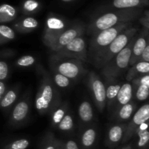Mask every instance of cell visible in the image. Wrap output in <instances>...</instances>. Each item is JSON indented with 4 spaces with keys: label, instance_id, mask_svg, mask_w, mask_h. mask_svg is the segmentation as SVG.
<instances>
[{
    "label": "cell",
    "instance_id": "cell-11",
    "mask_svg": "<svg viewBox=\"0 0 149 149\" xmlns=\"http://www.w3.org/2000/svg\"><path fill=\"white\" fill-rule=\"evenodd\" d=\"M68 29L66 23L63 19L57 17H49L46 20L43 33V42L46 46L61 33Z\"/></svg>",
    "mask_w": 149,
    "mask_h": 149
},
{
    "label": "cell",
    "instance_id": "cell-13",
    "mask_svg": "<svg viewBox=\"0 0 149 149\" xmlns=\"http://www.w3.org/2000/svg\"><path fill=\"white\" fill-rule=\"evenodd\" d=\"M149 29L143 27V29L137 34L130 59V66L135 65L140 61L148 44Z\"/></svg>",
    "mask_w": 149,
    "mask_h": 149
},
{
    "label": "cell",
    "instance_id": "cell-10",
    "mask_svg": "<svg viewBox=\"0 0 149 149\" xmlns=\"http://www.w3.org/2000/svg\"><path fill=\"white\" fill-rule=\"evenodd\" d=\"M149 122V101L147 102L141 107H140L134 116H132V119L128 122L127 128L126 132H125V138L122 144L125 145L127 143L129 142L135 135L140 127L143 124L147 123Z\"/></svg>",
    "mask_w": 149,
    "mask_h": 149
},
{
    "label": "cell",
    "instance_id": "cell-12",
    "mask_svg": "<svg viewBox=\"0 0 149 149\" xmlns=\"http://www.w3.org/2000/svg\"><path fill=\"white\" fill-rule=\"evenodd\" d=\"M30 112V103L28 98L19 100L14 106L9 118V124L11 127L21 126L29 118Z\"/></svg>",
    "mask_w": 149,
    "mask_h": 149
},
{
    "label": "cell",
    "instance_id": "cell-40",
    "mask_svg": "<svg viewBox=\"0 0 149 149\" xmlns=\"http://www.w3.org/2000/svg\"><path fill=\"white\" fill-rule=\"evenodd\" d=\"M7 85L3 81H0V100L3 98L4 95L7 93Z\"/></svg>",
    "mask_w": 149,
    "mask_h": 149
},
{
    "label": "cell",
    "instance_id": "cell-18",
    "mask_svg": "<svg viewBox=\"0 0 149 149\" xmlns=\"http://www.w3.org/2000/svg\"><path fill=\"white\" fill-rule=\"evenodd\" d=\"M148 74H149V62L138 61L129 68L126 76V80L128 82H132L135 79Z\"/></svg>",
    "mask_w": 149,
    "mask_h": 149
},
{
    "label": "cell",
    "instance_id": "cell-17",
    "mask_svg": "<svg viewBox=\"0 0 149 149\" xmlns=\"http://www.w3.org/2000/svg\"><path fill=\"white\" fill-rule=\"evenodd\" d=\"M97 129L95 127H87L80 134L79 145L81 149H94L97 141Z\"/></svg>",
    "mask_w": 149,
    "mask_h": 149
},
{
    "label": "cell",
    "instance_id": "cell-36",
    "mask_svg": "<svg viewBox=\"0 0 149 149\" xmlns=\"http://www.w3.org/2000/svg\"><path fill=\"white\" fill-rule=\"evenodd\" d=\"M64 145L65 149H81L79 143L74 139H68L64 141Z\"/></svg>",
    "mask_w": 149,
    "mask_h": 149
},
{
    "label": "cell",
    "instance_id": "cell-8",
    "mask_svg": "<svg viewBox=\"0 0 149 149\" xmlns=\"http://www.w3.org/2000/svg\"><path fill=\"white\" fill-rule=\"evenodd\" d=\"M53 53L65 58L78 59L86 63L88 61L87 44L84 36H81L74 39L68 45Z\"/></svg>",
    "mask_w": 149,
    "mask_h": 149
},
{
    "label": "cell",
    "instance_id": "cell-3",
    "mask_svg": "<svg viewBox=\"0 0 149 149\" xmlns=\"http://www.w3.org/2000/svg\"><path fill=\"white\" fill-rule=\"evenodd\" d=\"M83 61L78 59L65 58L52 52L49 58V68L73 81L79 79L87 73Z\"/></svg>",
    "mask_w": 149,
    "mask_h": 149
},
{
    "label": "cell",
    "instance_id": "cell-5",
    "mask_svg": "<svg viewBox=\"0 0 149 149\" xmlns=\"http://www.w3.org/2000/svg\"><path fill=\"white\" fill-rule=\"evenodd\" d=\"M136 36H134L127 46L114 57L110 62L101 68V74L106 81H113L122 75L130 66L132 47Z\"/></svg>",
    "mask_w": 149,
    "mask_h": 149
},
{
    "label": "cell",
    "instance_id": "cell-38",
    "mask_svg": "<svg viewBox=\"0 0 149 149\" xmlns=\"http://www.w3.org/2000/svg\"><path fill=\"white\" fill-rule=\"evenodd\" d=\"M140 23L143 26V27L149 29V11L146 12L144 16L140 18Z\"/></svg>",
    "mask_w": 149,
    "mask_h": 149
},
{
    "label": "cell",
    "instance_id": "cell-42",
    "mask_svg": "<svg viewBox=\"0 0 149 149\" xmlns=\"http://www.w3.org/2000/svg\"><path fill=\"white\" fill-rule=\"evenodd\" d=\"M56 149H65V145H64L63 141H62V140H58Z\"/></svg>",
    "mask_w": 149,
    "mask_h": 149
},
{
    "label": "cell",
    "instance_id": "cell-39",
    "mask_svg": "<svg viewBox=\"0 0 149 149\" xmlns=\"http://www.w3.org/2000/svg\"><path fill=\"white\" fill-rule=\"evenodd\" d=\"M140 61H146V62H149V34L148 39V44H147L146 48L145 51H144L143 54Z\"/></svg>",
    "mask_w": 149,
    "mask_h": 149
},
{
    "label": "cell",
    "instance_id": "cell-21",
    "mask_svg": "<svg viewBox=\"0 0 149 149\" xmlns=\"http://www.w3.org/2000/svg\"><path fill=\"white\" fill-rule=\"evenodd\" d=\"M69 111V105L67 102H61L50 113L51 125L53 127H57L60 122L63 120L67 113Z\"/></svg>",
    "mask_w": 149,
    "mask_h": 149
},
{
    "label": "cell",
    "instance_id": "cell-44",
    "mask_svg": "<svg viewBox=\"0 0 149 149\" xmlns=\"http://www.w3.org/2000/svg\"><path fill=\"white\" fill-rule=\"evenodd\" d=\"M116 149H119V148H116Z\"/></svg>",
    "mask_w": 149,
    "mask_h": 149
},
{
    "label": "cell",
    "instance_id": "cell-29",
    "mask_svg": "<svg viewBox=\"0 0 149 149\" xmlns=\"http://www.w3.org/2000/svg\"><path fill=\"white\" fill-rule=\"evenodd\" d=\"M58 140L53 133L47 132L41 141L39 149H56Z\"/></svg>",
    "mask_w": 149,
    "mask_h": 149
},
{
    "label": "cell",
    "instance_id": "cell-23",
    "mask_svg": "<svg viewBox=\"0 0 149 149\" xmlns=\"http://www.w3.org/2000/svg\"><path fill=\"white\" fill-rule=\"evenodd\" d=\"M39 23L35 18L31 17H26L20 22L15 25L16 31L20 33H27L36 29Z\"/></svg>",
    "mask_w": 149,
    "mask_h": 149
},
{
    "label": "cell",
    "instance_id": "cell-30",
    "mask_svg": "<svg viewBox=\"0 0 149 149\" xmlns=\"http://www.w3.org/2000/svg\"><path fill=\"white\" fill-rule=\"evenodd\" d=\"M133 87L134 95L138 101H144L149 98V88L147 86L143 84H133Z\"/></svg>",
    "mask_w": 149,
    "mask_h": 149
},
{
    "label": "cell",
    "instance_id": "cell-34",
    "mask_svg": "<svg viewBox=\"0 0 149 149\" xmlns=\"http://www.w3.org/2000/svg\"><path fill=\"white\" fill-rule=\"evenodd\" d=\"M10 68L7 63L4 61H0V80L4 81L9 77Z\"/></svg>",
    "mask_w": 149,
    "mask_h": 149
},
{
    "label": "cell",
    "instance_id": "cell-6",
    "mask_svg": "<svg viewBox=\"0 0 149 149\" xmlns=\"http://www.w3.org/2000/svg\"><path fill=\"white\" fill-rule=\"evenodd\" d=\"M135 13H108L97 17L89 26L88 33L92 36L106 29L122 23H130L135 17Z\"/></svg>",
    "mask_w": 149,
    "mask_h": 149
},
{
    "label": "cell",
    "instance_id": "cell-26",
    "mask_svg": "<svg viewBox=\"0 0 149 149\" xmlns=\"http://www.w3.org/2000/svg\"><path fill=\"white\" fill-rule=\"evenodd\" d=\"M50 76L52 77L54 84L56 85V87H60V88H68L69 86H71V82L73 81L71 79L65 77L63 74L56 72V71H51V70Z\"/></svg>",
    "mask_w": 149,
    "mask_h": 149
},
{
    "label": "cell",
    "instance_id": "cell-4",
    "mask_svg": "<svg viewBox=\"0 0 149 149\" xmlns=\"http://www.w3.org/2000/svg\"><path fill=\"white\" fill-rule=\"evenodd\" d=\"M130 26V23H122L93 35L90 42L88 53L92 62H93L97 57L113 42L119 33Z\"/></svg>",
    "mask_w": 149,
    "mask_h": 149
},
{
    "label": "cell",
    "instance_id": "cell-27",
    "mask_svg": "<svg viewBox=\"0 0 149 149\" xmlns=\"http://www.w3.org/2000/svg\"><path fill=\"white\" fill-rule=\"evenodd\" d=\"M15 38V33L12 28L1 24L0 26V45H3L11 42Z\"/></svg>",
    "mask_w": 149,
    "mask_h": 149
},
{
    "label": "cell",
    "instance_id": "cell-24",
    "mask_svg": "<svg viewBox=\"0 0 149 149\" xmlns=\"http://www.w3.org/2000/svg\"><path fill=\"white\" fill-rule=\"evenodd\" d=\"M137 139L134 142V149H149V127L138 130Z\"/></svg>",
    "mask_w": 149,
    "mask_h": 149
},
{
    "label": "cell",
    "instance_id": "cell-16",
    "mask_svg": "<svg viewBox=\"0 0 149 149\" xmlns=\"http://www.w3.org/2000/svg\"><path fill=\"white\" fill-rule=\"evenodd\" d=\"M134 96V87L132 82L125 83L121 87L118 95L116 97L114 106L112 109V113L117 110L121 106L129 103L132 100Z\"/></svg>",
    "mask_w": 149,
    "mask_h": 149
},
{
    "label": "cell",
    "instance_id": "cell-32",
    "mask_svg": "<svg viewBox=\"0 0 149 149\" xmlns=\"http://www.w3.org/2000/svg\"><path fill=\"white\" fill-rule=\"evenodd\" d=\"M30 145V141L26 138H20L7 144L4 149H26Z\"/></svg>",
    "mask_w": 149,
    "mask_h": 149
},
{
    "label": "cell",
    "instance_id": "cell-2",
    "mask_svg": "<svg viewBox=\"0 0 149 149\" xmlns=\"http://www.w3.org/2000/svg\"><path fill=\"white\" fill-rule=\"evenodd\" d=\"M138 29L130 26L128 29L119 33V36L113 40V42L104 49L93 63L98 68H103L106 64L109 63L116 55L123 50L128 45L131 39L138 34Z\"/></svg>",
    "mask_w": 149,
    "mask_h": 149
},
{
    "label": "cell",
    "instance_id": "cell-41",
    "mask_svg": "<svg viewBox=\"0 0 149 149\" xmlns=\"http://www.w3.org/2000/svg\"><path fill=\"white\" fill-rule=\"evenodd\" d=\"M119 149H134V142H130Z\"/></svg>",
    "mask_w": 149,
    "mask_h": 149
},
{
    "label": "cell",
    "instance_id": "cell-19",
    "mask_svg": "<svg viewBox=\"0 0 149 149\" xmlns=\"http://www.w3.org/2000/svg\"><path fill=\"white\" fill-rule=\"evenodd\" d=\"M79 117L84 125H89L94 119V111L93 106L88 100H83L79 104L78 109Z\"/></svg>",
    "mask_w": 149,
    "mask_h": 149
},
{
    "label": "cell",
    "instance_id": "cell-37",
    "mask_svg": "<svg viewBox=\"0 0 149 149\" xmlns=\"http://www.w3.org/2000/svg\"><path fill=\"white\" fill-rule=\"evenodd\" d=\"M132 83L133 84H143L149 88V74L135 79L132 81Z\"/></svg>",
    "mask_w": 149,
    "mask_h": 149
},
{
    "label": "cell",
    "instance_id": "cell-35",
    "mask_svg": "<svg viewBox=\"0 0 149 149\" xmlns=\"http://www.w3.org/2000/svg\"><path fill=\"white\" fill-rule=\"evenodd\" d=\"M38 6H39V4H38L37 1H34V0H28L25 2L23 8L28 13H31L37 8Z\"/></svg>",
    "mask_w": 149,
    "mask_h": 149
},
{
    "label": "cell",
    "instance_id": "cell-25",
    "mask_svg": "<svg viewBox=\"0 0 149 149\" xmlns=\"http://www.w3.org/2000/svg\"><path fill=\"white\" fill-rule=\"evenodd\" d=\"M16 10L9 4H2L0 7V22L1 23L12 21L15 17Z\"/></svg>",
    "mask_w": 149,
    "mask_h": 149
},
{
    "label": "cell",
    "instance_id": "cell-15",
    "mask_svg": "<svg viewBox=\"0 0 149 149\" xmlns=\"http://www.w3.org/2000/svg\"><path fill=\"white\" fill-rule=\"evenodd\" d=\"M138 104L135 100H132L129 103L121 106L120 108L112 113V117L116 123H126L127 121H130L132 116L136 112Z\"/></svg>",
    "mask_w": 149,
    "mask_h": 149
},
{
    "label": "cell",
    "instance_id": "cell-33",
    "mask_svg": "<svg viewBox=\"0 0 149 149\" xmlns=\"http://www.w3.org/2000/svg\"><path fill=\"white\" fill-rule=\"evenodd\" d=\"M141 0H113V4L116 8H131L139 5Z\"/></svg>",
    "mask_w": 149,
    "mask_h": 149
},
{
    "label": "cell",
    "instance_id": "cell-20",
    "mask_svg": "<svg viewBox=\"0 0 149 149\" xmlns=\"http://www.w3.org/2000/svg\"><path fill=\"white\" fill-rule=\"evenodd\" d=\"M122 84H119L116 81H107V85H106V98H107V107L109 111H112L113 106H114L115 101H116V97L118 95L119 90Z\"/></svg>",
    "mask_w": 149,
    "mask_h": 149
},
{
    "label": "cell",
    "instance_id": "cell-43",
    "mask_svg": "<svg viewBox=\"0 0 149 149\" xmlns=\"http://www.w3.org/2000/svg\"><path fill=\"white\" fill-rule=\"evenodd\" d=\"M62 1H65V2H68V1H72V0H62Z\"/></svg>",
    "mask_w": 149,
    "mask_h": 149
},
{
    "label": "cell",
    "instance_id": "cell-1",
    "mask_svg": "<svg viewBox=\"0 0 149 149\" xmlns=\"http://www.w3.org/2000/svg\"><path fill=\"white\" fill-rule=\"evenodd\" d=\"M37 71L40 75V79L35 99V108L40 115L51 113L61 103L60 94L50 74L42 65L38 66Z\"/></svg>",
    "mask_w": 149,
    "mask_h": 149
},
{
    "label": "cell",
    "instance_id": "cell-14",
    "mask_svg": "<svg viewBox=\"0 0 149 149\" xmlns=\"http://www.w3.org/2000/svg\"><path fill=\"white\" fill-rule=\"evenodd\" d=\"M128 123H116L109 129L106 138V146L109 149L115 148L122 143L125 138Z\"/></svg>",
    "mask_w": 149,
    "mask_h": 149
},
{
    "label": "cell",
    "instance_id": "cell-7",
    "mask_svg": "<svg viewBox=\"0 0 149 149\" xmlns=\"http://www.w3.org/2000/svg\"><path fill=\"white\" fill-rule=\"evenodd\" d=\"M88 85L96 107L100 112H103L107 105L106 86L98 75L94 71L88 74Z\"/></svg>",
    "mask_w": 149,
    "mask_h": 149
},
{
    "label": "cell",
    "instance_id": "cell-31",
    "mask_svg": "<svg viewBox=\"0 0 149 149\" xmlns=\"http://www.w3.org/2000/svg\"><path fill=\"white\" fill-rule=\"evenodd\" d=\"M36 58L33 55H23L16 61L15 65L19 68H28L36 63Z\"/></svg>",
    "mask_w": 149,
    "mask_h": 149
},
{
    "label": "cell",
    "instance_id": "cell-22",
    "mask_svg": "<svg viewBox=\"0 0 149 149\" xmlns=\"http://www.w3.org/2000/svg\"><path fill=\"white\" fill-rule=\"evenodd\" d=\"M18 96V90L17 87L7 90L3 98L0 100V105L3 111H8L13 106H14Z\"/></svg>",
    "mask_w": 149,
    "mask_h": 149
},
{
    "label": "cell",
    "instance_id": "cell-9",
    "mask_svg": "<svg viewBox=\"0 0 149 149\" xmlns=\"http://www.w3.org/2000/svg\"><path fill=\"white\" fill-rule=\"evenodd\" d=\"M84 29V26L81 24H75L70 26L52 42H49L47 47H49L52 52H57L68 45L74 39L83 36Z\"/></svg>",
    "mask_w": 149,
    "mask_h": 149
},
{
    "label": "cell",
    "instance_id": "cell-28",
    "mask_svg": "<svg viewBox=\"0 0 149 149\" xmlns=\"http://www.w3.org/2000/svg\"><path fill=\"white\" fill-rule=\"evenodd\" d=\"M59 130L62 131V132H69L74 130V118H73L72 113L70 111H68L67 113V114L65 115V117L63 119V120L61 121L59 123V125L57 126Z\"/></svg>",
    "mask_w": 149,
    "mask_h": 149
}]
</instances>
